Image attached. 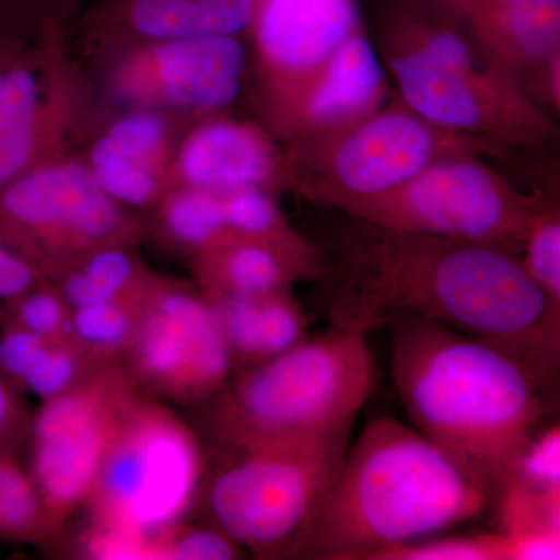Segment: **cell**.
I'll use <instances>...</instances> for the list:
<instances>
[{
	"label": "cell",
	"instance_id": "1",
	"mask_svg": "<svg viewBox=\"0 0 560 560\" xmlns=\"http://www.w3.org/2000/svg\"><path fill=\"white\" fill-rule=\"evenodd\" d=\"M331 293L334 326L371 334L419 316L508 350L541 388L558 370L560 307L510 250L364 223L341 254Z\"/></svg>",
	"mask_w": 560,
	"mask_h": 560
},
{
	"label": "cell",
	"instance_id": "2",
	"mask_svg": "<svg viewBox=\"0 0 560 560\" xmlns=\"http://www.w3.org/2000/svg\"><path fill=\"white\" fill-rule=\"evenodd\" d=\"M389 327L390 374L416 430L495 508L547 411L539 381L508 350L434 320Z\"/></svg>",
	"mask_w": 560,
	"mask_h": 560
},
{
	"label": "cell",
	"instance_id": "3",
	"mask_svg": "<svg viewBox=\"0 0 560 560\" xmlns=\"http://www.w3.org/2000/svg\"><path fill=\"white\" fill-rule=\"evenodd\" d=\"M489 508L433 442L399 420L378 418L348 448L287 559L377 560L388 548L474 521Z\"/></svg>",
	"mask_w": 560,
	"mask_h": 560
},
{
	"label": "cell",
	"instance_id": "4",
	"mask_svg": "<svg viewBox=\"0 0 560 560\" xmlns=\"http://www.w3.org/2000/svg\"><path fill=\"white\" fill-rule=\"evenodd\" d=\"M368 335L334 326L248 368L208 401L210 433L231 453L350 438L375 385Z\"/></svg>",
	"mask_w": 560,
	"mask_h": 560
},
{
	"label": "cell",
	"instance_id": "5",
	"mask_svg": "<svg viewBox=\"0 0 560 560\" xmlns=\"http://www.w3.org/2000/svg\"><path fill=\"white\" fill-rule=\"evenodd\" d=\"M205 469L197 434L171 408L140 393L88 500L92 525L160 537L183 523Z\"/></svg>",
	"mask_w": 560,
	"mask_h": 560
},
{
	"label": "cell",
	"instance_id": "6",
	"mask_svg": "<svg viewBox=\"0 0 560 560\" xmlns=\"http://www.w3.org/2000/svg\"><path fill=\"white\" fill-rule=\"evenodd\" d=\"M349 438L232 452L210 481L215 528L259 558H287L340 474Z\"/></svg>",
	"mask_w": 560,
	"mask_h": 560
},
{
	"label": "cell",
	"instance_id": "7",
	"mask_svg": "<svg viewBox=\"0 0 560 560\" xmlns=\"http://www.w3.org/2000/svg\"><path fill=\"white\" fill-rule=\"evenodd\" d=\"M352 215L385 230L477 243L515 254L536 202L522 198L477 162L448 158L397 189L345 202Z\"/></svg>",
	"mask_w": 560,
	"mask_h": 560
},
{
	"label": "cell",
	"instance_id": "8",
	"mask_svg": "<svg viewBox=\"0 0 560 560\" xmlns=\"http://www.w3.org/2000/svg\"><path fill=\"white\" fill-rule=\"evenodd\" d=\"M140 393L119 361H106L66 393L40 401L32 416L28 470L58 529L86 506L125 415Z\"/></svg>",
	"mask_w": 560,
	"mask_h": 560
},
{
	"label": "cell",
	"instance_id": "9",
	"mask_svg": "<svg viewBox=\"0 0 560 560\" xmlns=\"http://www.w3.org/2000/svg\"><path fill=\"white\" fill-rule=\"evenodd\" d=\"M120 364L142 393L180 405L208 404L235 368L208 296L176 289L150 291Z\"/></svg>",
	"mask_w": 560,
	"mask_h": 560
},
{
	"label": "cell",
	"instance_id": "10",
	"mask_svg": "<svg viewBox=\"0 0 560 560\" xmlns=\"http://www.w3.org/2000/svg\"><path fill=\"white\" fill-rule=\"evenodd\" d=\"M389 66L412 113L444 131L497 132L506 125L541 127L539 117L475 49L438 58L393 35Z\"/></svg>",
	"mask_w": 560,
	"mask_h": 560
},
{
	"label": "cell",
	"instance_id": "11",
	"mask_svg": "<svg viewBox=\"0 0 560 560\" xmlns=\"http://www.w3.org/2000/svg\"><path fill=\"white\" fill-rule=\"evenodd\" d=\"M120 213L80 165L22 173L0 189V242L38 270L51 245L88 248L108 241Z\"/></svg>",
	"mask_w": 560,
	"mask_h": 560
},
{
	"label": "cell",
	"instance_id": "12",
	"mask_svg": "<svg viewBox=\"0 0 560 560\" xmlns=\"http://www.w3.org/2000/svg\"><path fill=\"white\" fill-rule=\"evenodd\" d=\"M447 147L441 128L418 114L389 110L372 117L335 149L334 187L326 197L341 206L397 189L440 161Z\"/></svg>",
	"mask_w": 560,
	"mask_h": 560
},
{
	"label": "cell",
	"instance_id": "13",
	"mask_svg": "<svg viewBox=\"0 0 560 560\" xmlns=\"http://www.w3.org/2000/svg\"><path fill=\"white\" fill-rule=\"evenodd\" d=\"M458 24L508 68H536L559 54L560 0H420Z\"/></svg>",
	"mask_w": 560,
	"mask_h": 560
},
{
	"label": "cell",
	"instance_id": "14",
	"mask_svg": "<svg viewBox=\"0 0 560 560\" xmlns=\"http://www.w3.org/2000/svg\"><path fill=\"white\" fill-rule=\"evenodd\" d=\"M256 18L265 57L296 73L323 68L359 25L355 0H260Z\"/></svg>",
	"mask_w": 560,
	"mask_h": 560
},
{
	"label": "cell",
	"instance_id": "15",
	"mask_svg": "<svg viewBox=\"0 0 560 560\" xmlns=\"http://www.w3.org/2000/svg\"><path fill=\"white\" fill-rule=\"evenodd\" d=\"M154 60L162 90L178 105L217 109L230 105L241 90L245 51L234 36L167 40Z\"/></svg>",
	"mask_w": 560,
	"mask_h": 560
},
{
	"label": "cell",
	"instance_id": "16",
	"mask_svg": "<svg viewBox=\"0 0 560 560\" xmlns=\"http://www.w3.org/2000/svg\"><path fill=\"white\" fill-rule=\"evenodd\" d=\"M206 296L220 320L235 366L267 363L307 338L308 318L290 291Z\"/></svg>",
	"mask_w": 560,
	"mask_h": 560
},
{
	"label": "cell",
	"instance_id": "17",
	"mask_svg": "<svg viewBox=\"0 0 560 560\" xmlns=\"http://www.w3.org/2000/svg\"><path fill=\"white\" fill-rule=\"evenodd\" d=\"M179 165L194 189L226 197L260 186L272 171V153L264 138L250 128L215 121L190 136Z\"/></svg>",
	"mask_w": 560,
	"mask_h": 560
},
{
	"label": "cell",
	"instance_id": "18",
	"mask_svg": "<svg viewBox=\"0 0 560 560\" xmlns=\"http://www.w3.org/2000/svg\"><path fill=\"white\" fill-rule=\"evenodd\" d=\"M385 88L381 58L370 40L353 33L319 69L305 116L315 127H335L366 116Z\"/></svg>",
	"mask_w": 560,
	"mask_h": 560
},
{
	"label": "cell",
	"instance_id": "19",
	"mask_svg": "<svg viewBox=\"0 0 560 560\" xmlns=\"http://www.w3.org/2000/svg\"><path fill=\"white\" fill-rule=\"evenodd\" d=\"M202 279L208 294H261L290 291L298 279L289 264L265 243L226 231L205 248Z\"/></svg>",
	"mask_w": 560,
	"mask_h": 560
},
{
	"label": "cell",
	"instance_id": "20",
	"mask_svg": "<svg viewBox=\"0 0 560 560\" xmlns=\"http://www.w3.org/2000/svg\"><path fill=\"white\" fill-rule=\"evenodd\" d=\"M39 88L31 70L0 69V189L25 173L35 149Z\"/></svg>",
	"mask_w": 560,
	"mask_h": 560
},
{
	"label": "cell",
	"instance_id": "21",
	"mask_svg": "<svg viewBox=\"0 0 560 560\" xmlns=\"http://www.w3.org/2000/svg\"><path fill=\"white\" fill-rule=\"evenodd\" d=\"M150 290L90 307L70 311L69 340L75 342L91 359H124L138 331Z\"/></svg>",
	"mask_w": 560,
	"mask_h": 560
},
{
	"label": "cell",
	"instance_id": "22",
	"mask_svg": "<svg viewBox=\"0 0 560 560\" xmlns=\"http://www.w3.org/2000/svg\"><path fill=\"white\" fill-rule=\"evenodd\" d=\"M58 533L31 470L16 453L0 452V539L46 545Z\"/></svg>",
	"mask_w": 560,
	"mask_h": 560
},
{
	"label": "cell",
	"instance_id": "23",
	"mask_svg": "<svg viewBox=\"0 0 560 560\" xmlns=\"http://www.w3.org/2000/svg\"><path fill=\"white\" fill-rule=\"evenodd\" d=\"M135 264L130 254L119 248H102L92 254L83 268L70 272L61 287V296L70 311L90 307L138 294Z\"/></svg>",
	"mask_w": 560,
	"mask_h": 560
},
{
	"label": "cell",
	"instance_id": "24",
	"mask_svg": "<svg viewBox=\"0 0 560 560\" xmlns=\"http://www.w3.org/2000/svg\"><path fill=\"white\" fill-rule=\"evenodd\" d=\"M131 22L136 31L154 39L217 35L205 0H135Z\"/></svg>",
	"mask_w": 560,
	"mask_h": 560
},
{
	"label": "cell",
	"instance_id": "25",
	"mask_svg": "<svg viewBox=\"0 0 560 560\" xmlns=\"http://www.w3.org/2000/svg\"><path fill=\"white\" fill-rule=\"evenodd\" d=\"M106 361L91 359L75 342L49 341L21 382V390H27L40 401L54 399L75 386L97 364Z\"/></svg>",
	"mask_w": 560,
	"mask_h": 560
},
{
	"label": "cell",
	"instance_id": "26",
	"mask_svg": "<svg viewBox=\"0 0 560 560\" xmlns=\"http://www.w3.org/2000/svg\"><path fill=\"white\" fill-rule=\"evenodd\" d=\"M165 226L183 245L208 248L228 231L223 197L194 187L180 191L165 209Z\"/></svg>",
	"mask_w": 560,
	"mask_h": 560
},
{
	"label": "cell",
	"instance_id": "27",
	"mask_svg": "<svg viewBox=\"0 0 560 560\" xmlns=\"http://www.w3.org/2000/svg\"><path fill=\"white\" fill-rule=\"evenodd\" d=\"M94 178L110 198L128 205H147L156 191V178L149 162L125 156L103 138L92 150Z\"/></svg>",
	"mask_w": 560,
	"mask_h": 560
},
{
	"label": "cell",
	"instance_id": "28",
	"mask_svg": "<svg viewBox=\"0 0 560 560\" xmlns=\"http://www.w3.org/2000/svg\"><path fill=\"white\" fill-rule=\"evenodd\" d=\"M377 560H510V541L503 533L474 536H433L388 548Z\"/></svg>",
	"mask_w": 560,
	"mask_h": 560
},
{
	"label": "cell",
	"instance_id": "29",
	"mask_svg": "<svg viewBox=\"0 0 560 560\" xmlns=\"http://www.w3.org/2000/svg\"><path fill=\"white\" fill-rule=\"evenodd\" d=\"M523 267L537 287L560 307V223L558 212L537 209L526 232Z\"/></svg>",
	"mask_w": 560,
	"mask_h": 560
},
{
	"label": "cell",
	"instance_id": "30",
	"mask_svg": "<svg viewBox=\"0 0 560 560\" xmlns=\"http://www.w3.org/2000/svg\"><path fill=\"white\" fill-rule=\"evenodd\" d=\"M2 304V323L16 324L47 341L69 338L70 308L60 293L36 285L35 289Z\"/></svg>",
	"mask_w": 560,
	"mask_h": 560
},
{
	"label": "cell",
	"instance_id": "31",
	"mask_svg": "<svg viewBox=\"0 0 560 560\" xmlns=\"http://www.w3.org/2000/svg\"><path fill=\"white\" fill-rule=\"evenodd\" d=\"M162 559L231 560L241 558V545L219 528L176 526L160 536Z\"/></svg>",
	"mask_w": 560,
	"mask_h": 560
},
{
	"label": "cell",
	"instance_id": "32",
	"mask_svg": "<svg viewBox=\"0 0 560 560\" xmlns=\"http://www.w3.org/2000/svg\"><path fill=\"white\" fill-rule=\"evenodd\" d=\"M515 480L544 492L560 490V429L558 423L551 429L537 431L526 445L517 469Z\"/></svg>",
	"mask_w": 560,
	"mask_h": 560
},
{
	"label": "cell",
	"instance_id": "33",
	"mask_svg": "<svg viewBox=\"0 0 560 560\" xmlns=\"http://www.w3.org/2000/svg\"><path fill=\"white\" fill-rule=\"evenodd\" d=\"M84 555L101 560H151L162 559L160 537L140 536L128 530L91 525L84 534Z\"/></svg>",
	"mask_w": 560,
	"mask_h": 560
},
{
	"label": "cell",
	"instance_id": "34",
	"mask_svg": "<svg viewBox=\"0 0 560 560\" xmlns=\"http://www.w3.org/2000/svg\"><path fill=\"white\" fill-rule=\"evenodd\" d=\"M164 135L165 125L160 117L154 114H136L117 121L105 138L125 156L150 164L160 150Z\"/></svg>",
	"mask_w": 560,
	"mask_h": 560
},
{
	"label": "cell",
	"instance_id": "35",
	"mask_svg": "<svg viewBox=\"0 0 560 560\" xmlns=\"http://www.w3.org/2000/svg\"><path fill=\"white\" fill-rule=\"evenodd\" d=\"M47 342L24 327L0 320V374L21 390L22 378Z\"/></svg>",
	"mask_w": 560,
	"mask_h": 560
},
{
	"label": "cell",
	"instance_id": "36",
	"mask_svg": "<svg viewBox=\"0 0 560 560\" xmlns=\"http://www.w3.org/2000/svg\"><path fill=\"white\" fill-rule=\"evenodd\" d=\"M32 416L28 415L21 390L0 374V452L20 451L22 442L28 441Z\"/></svg>",
	"mask_w": 560,
	"mask_h": 560
},
{
	"label": "cell",
	"instance_id": "37",
	"mask_svg": "<svg viewBox=\"0 0 560 560\" xmlns=\"http://www.w3.org/2000/svg\"><path fill=\"white\" fill-rule=\"evenodd\" d=\"M39 271L0 242V304L38 285Z\"/></svg>",
	"mask_w": 560,
	"mask_h": 560
},
{
	"label": "cell",
	"instance_id": "38",
	"mask_svg": "<svg viewBox=\"0 0 560 560\" xmlns=\"http://www.w3.org/2000/svg\"><path fill=\"white\" fill-rule=\"evenodd\" d=\"M506 537L510 541V560L560 559V530H534Z\"/></svg>",
	"mask_w": 560,
	"mask_h": 560
},
{
	"label": "cell",
	"instance_id": "39",
	"mask_svg": "<svg viewBox=\"0 0 560 560\" xmlns=\"http://www.w3.org/2000/svg\"><path fill=\"white\" fill-rule=\"evenodd\" d=\"M0 69H2V68H0Z\"/></svg>",
	"mask_w": 560,
	"mask_h": 560
}]
</instances>
